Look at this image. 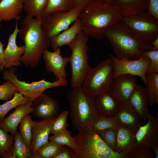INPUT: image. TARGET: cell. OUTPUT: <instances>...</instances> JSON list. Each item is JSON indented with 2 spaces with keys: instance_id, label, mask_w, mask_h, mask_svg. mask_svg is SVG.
Returning <instances> with one entry per match:
<instances>
[{
  "instance_id": "obj_1",
  "label": "cell",
  "mask_w": 158,
  "mask_h": 158,
  "mask_svg": "<svg viewBox=\"0 0 158 158\" xmlns=\"http://www.w3.org/2000/svg\"><path fill=\"white\" fill-rule=\"evenodd\" d=\"M122 18L111 4L101 0H96L85 8L78 17L82 30L97 40L103 38L107 29Z\"/></svg>"
},
{
  "instance_id": "obj_2",
  "label": "cell",
  "mask_w": 158,
  "mask_h": 158,
  "mask_svg": "<svg viewBox=\"0 0 158 158\" xmlns=\"http://www.w3.org/2000/svg\"><path fill=\"white\" fill-rule=\"evenodd\" d=\"M18 34L25 47L24 53L20 59L21 63L27 67H36L44 52L50 45L49 38L42 28L40 18L26 16L22 20Z\"/></svg>"
},
{
  "instance_id": "obj_3",
  "label": "cell",
  "mask_w": 158,
  "mask_h": 158,
  "mask_svg": "<svg viewBox=\"0 0 158 158\" xmlns=\"http://www.w3.org/2000/svg\"><path fill=\"white\" fill-rule=\"evenodd\" d=\"M114 55L119 59H135L145 51L153 50L152 45L141 40L121 21L109 27L104 33Z\"/></svg>"
},
{
  "instance_id": "obj_4",
  "label": "cell",
  "mask_w": 158,
  "mask_h": 158,
  "mask_svg": "<svg viewBox=\"0 0 158 158\" xmlns=\"http://www.w3.org/2000/svg\"><path fill=\"white\" fill-rule=\"evenodd\" d=\"M69 106V115L73 126L79 131L92 126L99 115L93 98L86 94L81 86L74 88L67 95Z\"/></svg>"
},
{
  "instance_id": "obj_5",
  "label": "cell",
  "mask_w": 158,
  "mask_h": 158,
  "mask_svg": "<svg viewBox=\"0 0 158 158\" xmlns=\"http://www.w3.org/2000/svg\"><path fill=\"white\" fill-rule=\"evenodd\" d=\"M78 131L73 136L77 147L75 158H125L124 156L112 150L92 126Z\"/></svg>"
},
{
  "instance_id": "obj_6",
  "label": "cell",
  "mask_w": 158,
  "mask_h": 158,
  "mask_svg": "<svg viewBox=\"0 0 158 158\" xmlns=\"http://www.w3.org/2000/svg\"><path fill=\"white\" fill-rule=\"evenodd\" d=\"M88 37L81 30L74 40L68 45L71 52L69 62L71 64L70 84L72 89L82 86L92 68L88 62Z\"/></svg>"
},
{
  "instance_id": "obj_7",
  "label": "cell",
  "mask_w": 158,
  "mask_h": 158,
  "mask_svg": "<svg viewBox=\"0 0 158 158\" xmlns=\"http://www.w3.org/2000/svg\"><path fill=\"white\" fill-rule=\"evenodd\" d=\"M114 74L113 62L110 57L91 68L81 87L86 94L95 98L109 90L114 78Z\"/></svg>"
},
{
  "instance_id": "obj_8",
  "label": "cell",
  "mask_w": 158,
  "mask_h": 158,
  "mask_svg": "<svg viewBox=\"0 0 158 158\" xmlns=\"http://www.w3.org/2000/svg\"><path fill=\"white\" fill-rule=\"evenodd\" d=\"M17 69L15 67L8 68L2 71V78L6 80H8L15 87L17 92L24 97L33 101L46 90L57 87H67L68 84L66 79H60L53 82L46 81L44 79L30 83L21 81L18 78L15 73Z\"/></svg>"
},
{
  "instance_id": "obj_9",
  "label": "cell",
  "mask_w": 158,
  "mask_h": 158,
  "mask_svg": "<svg viewBox=\"0 0 158 158\" xmlns=\"http://www.w3.org/2000/svg\"><path fill=\"white\" fill-rule=\"evenodd\" d=\"M141 40L151 44L158 38V19L145 11L122 18L121 21Z\"/></svg>"
},
{
  "instance_id": "obj_10",
  "label": "cell",
  "mask_w": 158,
  "mask_h": 158,
  "mask_svg": "<svg viewBox=\"0 0 158 158\" xmlns=\"http://www.w3.org/2000/svg\"><path fill=\"white\" fill-rule=\"evenodd\" d=\"M82 11L75 7L70 11H56L42 16L40 18L42 28L49 39L68 28L77 20Z\"/></svg>"
},
{
  "instance_id": "obj_11",
  "label": "cell",
  "mask_w": 158,
  "mask_h": 158,
  "mask_svg": "<svg viewBox=\"0 0 158 158\" xmlns=\"http://www.w3.org/2000/svg\"><path fill=\"white\" fill-rule=\"evenodd\" d=\"M109 55L113 62L114 78L124 74L138 76L147 86L146 71L150 62L148 57L143 55L140 57L135 59H119L113 55Z\"/></svg>"
},
{
  "instance_id": "obj_12",
  "label": "cell",
  "mask_w": 158,
  "mask_h": 158,
  "mask_svg": "<svg viewBox=\"0 0 158 158\" xmlns=\"http://www.w3.org/2000/svg\"><path fill=\"white\" fill-rule=\"evenodd\" d=\"M147 123L135 134V147L152 149L158 145V117L149 113Z\"/></svg>"
},
{
  "instance_id": "obj_13",
  "label": "cell",
  "mask_w": 158,
  "mask_h": 158,
  "mask_svg": "<svg viewBox=\"0 0 158 158\" xmlns=\"http://www.w3.org/2000/svg\"><path fill=\"white\" fill-rule=\"evenodd\" d=\"M137 81V76L129 74L121 75L114 78L109 91L119 103L128 101Z\"/></svg>"
},
{
  "instance_id": "obj_14",
  "label": "cell",
  "mask_w": 158,
  "mask_h": 158,
  "mask_svg": "<svg viewBox=\"0 0 158 158\" xmlns=\"http://www.w3.org/2000/svg\"><path fill=\"white\" fill-rule=\"evenodd\" d=\"M42 57L46 70L54 74L56 80L61 79H66L67 73L65 68L69 62L70 57L62 56L60 48L54 50L53 52L46 49L44 52Z\"/></svg>"
},
{
  "instance_id": "obj_15",
  "label": "cell",
  "mask_w": 158,
  "mask_h": 158,
  "mask_svg": "<svg viewBox=\"0 0 158 158\" xmlns=\"http://www.w3.org/2000/svg\"><path fill=\"white\" fill-rule=\"evenodd\" d=\"M32 107L33 115L42 119L56 117L60 109L57 100L44 93L32 101Z\"/></svg>"
},
{
  "instance_id": "obj_16",
  "label": "cell",
  "mask_w": 158,
  "mask_h": 158,
  "mask_svg": "<svg viewBox=\"0 0 158 158\" xmlns=\"http://www.w3.org/2000/svg\"><path fill=\"white\" fill-rule=\"evenodd\" d=\"M119 125L135 133L139 127L144 124L141 118L129 102L121 103L114 115Z\"/></svg>"
},
{
  "instance_id": "obj_17",
  "label": "cell",
  "mask_w": 158,
  "mask_h": 158,
  "mask_svg": "<svg viewBox=\"0 0 158 158\" xmlns=\"http://www.w3.org/2000/svg\"><path fill=\"white\" fill-rule=\"evenodd\" d=\"M55 117L44 119L39 121H33L32 138L30 148L32 158L37 149L48 141L51 124Z\"/></svg>"
},
{
  "instance_id": "obj_18",
  "label": "cell",
  "mask_w": 158,
  "mask_h": 158,
  "mask_svg": "<svg viewBox=\"0 0 158 158\" xmlns=\"http://www.w3.org/2000/svg\"><path fill=\"white\" fill-rule=\"evenodd\" d=\"M16 20L14 30L9 34L8 44L4 50L6 68L20 66L21 63L20 59L25 51L24 45L19 47L16 44V37L19 29L18 26L19 19Z\"/></svg>"
},
{
  "instance_id": "obj_19",
  "label": "cell",
  "mask_w": 158,
  "mask_h": 158,
  "mask_svg": "<svg viewBox=\"0 0 158 158\" xmlns=\"http://www.w3.org/2000/svg\"><path fill=\"white\" fill-rule=\"evenodd\" d=\"M32 101L30 100L26 103L17 106L13 112L0 123V127L14 135L22 119L26 114L33 111Z\"/></svg>"
},
{
  "instance_id": "obj_20",
  "label": "cell",
  "mask_w": 158,
  "mask_h": 158,
  "mask_svg": "<svg viewBox=\"0 0 158 158\" xmlns=\"http://www.w3.org/2000/svg\"><path fill=\"white\" fill-rule=\"evenodd\" d=\"M128 101L144 121L146 120L150 112L148 96L146 87L137 84Z\"/></svg>"
},
{
  "instance_id": "obj_21",
  "label": "cell",
  "mask_w": 158,
  "mask_h": 158,
  "mask_svg": "<svg viewBox=\"0 0 158 158\" xmlns=\"http://www.w3.org/2000/svg\"><path fill=\"white\" fill-rule=\"evenodd\" d=\"M149 0H112L111 4L122 18L147 10Z\"/></svg>"
},
{
  "instance_id": "obj_22",
  "label": "cell",
  "mask_w": 158,
  "mask_h": 158,
  "mask_svg": "<svg viewBox=\"0 0 158 158\" xmlns=\"http://www.w3.org/2000/svg\"><path fill=\"white\" fill-rule=\"evenodd\" d=\"M94 102L99 114L107 117L114 116L120 104L116 98L109 91L95 97Z\"/></svg>"
},
{
  "instance_id": "obj_23",
  "label": "cell",
  "mask_w": 158,
  "mask_h": 158,
  "mask_svg": "<svg viewBox=\"0 0 158 158\" xmlns=\"http://www.w3.org/2000/svg\"><path fill=\"white\" fill-rule=\"evenodd\" d=\"M135 133L122 126L117 128L116 152L128 158L130 153L135 147Z\"/></svg>"
},
{
  "instance_id": "obj_24",
  "label": "cell",
  "mask_w": 158,
  "mask_h": 158,
  "mask_svg": "<svg viewBox=\"0 0 158 158\" xmlns=\"http://www.w3.org/2000/svg\"><path fill=\"white\" fill-rule=\"evenodd\" d=\"M81 30L80 23L78 18L71 27L49 38L50 44L54 50L64 45H68Z\"/></svg>"
},
{
  "instance_id": "obj_25",
  "label": "cell",
  "mask_w": 158,
  "mask_h": 158,
  "mask_svg": "<svg viewBox=\"0 0 158 158\" xmlns=\"http://www.w3.org/2000/svg\"><path fill=\"white\" fill-rule=\"evenodd\" d=\"M23 10V0H1L0 2V22L19 20Z\"/></svg>"
},
{
  "instance_id": "obj_26",
  "label": "cell",
  "mask_w": 158,
  "mask_h": 158,
  "mask_svg": "<svg viewBox=\"0 0 158 158\" xmlns=\"http://www.w3.org/2000/svg\"><path fill=\"white\" fill-rule=\"evenodd\" d=\"M23 10L27 16L40 18L45 8L47 0H23Z\"/></svg>"
},
{
  "instance_id": "obj_27",
  "label": "cell",
  "mask_w": 158,
  "mask_h": 158,
  "mask_svg": "<svg viewBox=\"0 0 158 158\" xmlns=\"http://www.w3.org/2000/svg\"><path fill=\"white\" fill-rule=\"evenodd\" d=\"M66 147L48 141L37 149L32 158H54Z\"/></svg>"
},
{
  "instance_id": "obj_28",
  "label": "cell",
  "mask_w": 158,
  "mask_h": 158,
  "mask_svg": "<svg viewBox=\"0 0 158 158\" xmlns=\"http://www.w3.org/2000/svg\"><path fill=\"white\" fill-rule=\"evenodd\" d=\"M13 138V158H32L30 149L24 142L20 133L17 131Z\"/></svg>"
},
{
  "instance_id": "obj_29",
  "label": "cell",
  "mask_w": 158,
  "mask_h": 158,
  "mask_svg": "<svg viewBox=\"0 0 158 158\" xmlns=\"http://www.w3.org/2000/svg\"><path fill=\"white\" fill-rule=\"evenodd\" d=\"M49 140L59 145L66 146L70 148L74 153L77 147L76 142L71 133L67 128L49 137Z\"/></svg>"
},
{
  "instance_id": "obj_30",
  "label": "cell",
  "mask_w": 158,
  "mask_h": 158,
  "mask_svg": "<svg viewBox=\"0 0 158 158\" xmlns=\"http://www.w3.org/2000/svg\"><path fill=\"white\" fill-rule=\"evenodd\" d=\"M14 135L0 127V156L2 158H13L12 149Z\"/></svg>"
},
{
  "instance_id": "obj_31",
  "label": "cell",
  "mask_w": 158,
  "mask_h": 158,
  "mask_svg": "<svg viewBox=\"0 0 158 158\" xmlns=\"http://www.w3.org/2000/svg\"><path fill=\"white\" fill-rule=\"evenodd\" d=\"M75 7V0H47L42 16L56 11H70Z\"/></svg>"
},
{
  "instance_id": "obj_32",
  "label": "cell",
  "mask_w": 158,
  "mask_h": 158,
  "mask_svg": "<svg viewBox=\"0 0 158 158\" xmlns=\"http://www.w3.org/2000/svg\"><path fill=\"white\" fill-rule=\"evenodd\" d=\"M30 100L20 93L16 92L11 99L0 105V123L10 111L18 105L26 103Z\"/></svg>"
},
{
  "instance_id": "obj_33",
  "label": "cell",
  "mask_w": 158,
  "mask_h": 158,
  "mask_svg": "<svg viewBox=\"0 0 158 158\" xmlns=\"http://www.w3.org/2000/svg\"><path fill=\"white\" fill-rule=\"evenodd\" d=\"M146 76L149 105L152 106L158 103V73H146Z\"/></svg>"
},
{
  "instance_id": "obj_34",
  "label": "cell",
  "mask_w": 158,
  "mask_h": 158,
  "mask_svg": "<svg viewBox=\"0 0 158 158\" xmlns=\"http://www.w3.org/2000/svg\"><path fill=\"white\" fill-rule=\"evenodd\" d=\"M119 126L118 120L115 116L107 117L98 115L92 126L98 132L109 128H117Z\"/></svg>"
},
{
  "instance_id": "obj_35",
  "label": "cell",
  "mask_w": 158,
  "mask_h": 158,
  "mask_svg": "<svg viewBox=\"0 0 158 158\" xmlns=\"http://www.w3.org/2000/svg\"><path fill=\"white\" fill-rule=\"evenodd\" d=\"M32 121L31 116L26 114L19 124L20 133L27 145L30 148L32 138Z\"/></svg>"
},
{
  "instance_id": "obj_36",
  "label": "cell",
  "mask_w": 158,
  "mask_h": 158,
  "mask_svg": "<svg viewBox=\"0 0 158 158\" xmlns=\"http://www.w3.org/2000/svg\"><path fill=\"white\" fill-rule=\"evenodd\" d=\"M68 115V111L64 110L57 117L55 118L51 124V134L54 135L67 128L68 126L67 122Z\"/></svg>"
},
{
  "instance_id": "obj_37",
  "label": "cell",
  "mask_w": 158,
  "mask_h": 158,
  "mask_svg": "<svg viewBox=\"0 0 158 158\" xmlns=\"http://www.w3.org/2000/svg\"><path fill=\"white\" fill-rule=\"evenodd\" d=\"M117 128H109L98 132L100 136L108 147L116 152Z\"/></svg>"
},
{
  "instance_id": "obj_38",
  "label": "cell",
  "mask_w": 158,
  "mask_h": 158,
  "mask_svg": "<svg viewBox=\"0 0 158 158\" xmlns=\"http://www.w3.org/2000/svg\"><path fill=\"white\" fill-rule=\"evenodd\" d=\"M16 92L14 86L9 80H6L3 84L0 85V100L6 101L10 100Z\"/></svg>"
},
{
  "instance_id": "obj_39",
  "label": "cell",
  "mask_w": 158,
  "mask_h": 158,
  "mask_svg": "<svg viewBox=\"0 0 158 158\" xmlns=\"http://www.w3.org/2000/svg\"><path fill=\"white\" fill-rule=\"evenodd\" d=\"M143 55L148 57L150 61L146 73H158V50H147Z\"/></svg>"
},
{
  "instance_id": "obj_40",
  "label": "cell",
  "mask_w": 158,
  "mask_h": 158,
  "mask_svg": "<svg viewBox=\"0 0 158 158\" xmlns=\"http://www.w3.org/2000/svg\"><path fill=\"white\" fill-rule=\"evenodd\" d=\"M154 156L151 149L135 148L129 154L128 158H153Z\"/></svg>"
},
{
  "instance_id": "obj_41",
  "label": "cell",
  "mask_w": 158,
  "mask_h": 158,
  "mask_svg": "<svg viewBox=\"0 0 158 158\" xmlns=\"http://www.w3.org/2000/svg\"><path fill=\"white\" fill-rule=\"evenodd\" d=\"M147 13L158 19V0H149Z\"/></svg>"
},
{
  "instance_id": "obj_42",
  "label": "cell",
  "mask_w": 158,
  "mask_h": 158,
  "mask_svg": "<svg viewBox=\"0 0 158 158\" xmlns=\"http://www.w3.org/2000/svg\"><path fill=\"white\" fill-rule=\"evenodd\" d=\"M54 158H75V157L73 151L69 147H66Z\"/></svg>"
},
{
  "instance_id": "obj_43",
  "label": "cell",
  "mask_w": 158,
  "mask_h": 158,
  "mask_svg": "<svg viewBox=\"0 0 158 158\" xmlns=\"http://www.w3.org/2000/svg\"><path fill=\"white\" fill-rule=\"evenodd\" d=\"M4 46L2 42L0 41V72L4 71L5 65L4 50L3 49Z\"/></svg>"
},
{
  "instance_id": "obj_44",
  "label": "cell",
  "mask_w": 158,
  "mask_h": 158,
  "mask_svg": "<svg viewBox=\"0 0 158 158\" xmlns=\"http://www.w3.org/2000/svg\"><path fill=\"white\" fill-rule=\"evenodd\" d=\"M96 0H75V7L80 8L82 10Z\"/></svg>"
},
{
  "instance_id": "obj_45",
  "label": "cell",
  "mask_w": 158,
  "mask_h": 158,
  "mask_svg": "<svg viewBox=\"0 0 158 158\" xmlns=\"http://www.w3.org/2000/svg\"><path fill=\"white\" fill-rule=\"evenodd\" d=\"M152 47L153 50H158V38L152 42Z\"/></svg>"
},
{
  "instance_id": "obj_46",
  "label": "cell",
  "mask_w": 158,
  "mask_h": 158,
  "mask_svg": "<svg viewBox=\"0 0 158 158\" xmlns=\"http://www.w3.org/2000/svg\"><path fill=\"white\" fill-rule=\"evenodd\" d=\"M153 150V152L155 158H158V145L154 147L152 149Z\"/></svg>"
},
{
  "instance_id": "obj_47",
  "label": "cell",
  "mask_w": 158,
  "mask_h": 158,
  "mask_svg": "<svg viewBox=\"0 0 158 158\" xmlns=\"http://www.w3.org/2000/svg\"><path fill=\"white\" fill-rule=\"evenodd\" d=\"M104 2L108 4H111L112 0H101Z\"/></svg>"
},
{
  "instance_id": "obj_48",
  "label": "cell",
  "mask_w": 158,
  "mask_h": 158,
  "mask_svg": "<svg viewBox=\"0 0 158 158\" xmlns=\"http://www.w3.org/2000/svg\"><path fill=\"white\" fill-rule=\"evenodd\" d=\"M1 0H0V2H1Z\"/></svg>"
},
{
  "instance_id": "obj_49",
  "label": "cell",
  "mask_w": 158,
  "mask_h": 158,
  "mask_svg": "<svg viewBox=\"0 0 158 158\" xmlns=\"http://www.w3.org/2000/svg\"><path fill=\"white\" fill-rule=\"evenodd\" d=\"M1 157V156H0V158Z\"/></svg>"
}]
</instances>
